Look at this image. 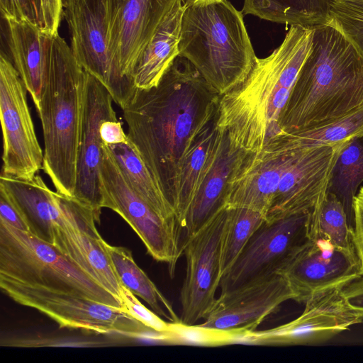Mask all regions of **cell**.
Listing matches in <instances>:
<instances>
[{
	"label": "cell",
	"mask_w": 363,
	"mask_h": 363,
	"mask_svg": "<svg viewBox=\"0 0 363 363\" xmlns=\"http://www.w3.org/2000/svg\"><path fill=\"white\" fill-rule=\"evenodd\" d=\"M363 182V135L347 142L333 166L327 191L342 203L350 221L353 201Z\"/></svg>",
	"instance_id": "cell-30"
},
{
	"label": "cell",
	"mask_w": 363,
	"mask_h": 363,
	"mask_svg": "<svg viewBox=\"0 0 363 363\" xmlns=\"http://www.w3.org/2000/svg\"><path fill=\"white\" fill-rule=\"evenodd\" d=\"M0 220L18 230L29 232L24 218L1 186H0Z\"/></svg>",
	"instance_id": "cell-38"
},
{
	"label": "cell",
	"mask_w": 363,
	"mask_h": 363,
	"mask_svg": "<svg viewBox=\"0 0 363 363\" xmlns=\"http://www.w3.org/2000/svg\"><path fill=\"white\" fill-rule=\"evenodd\" d=\"M242 331H225L195 325L173 323L172 345L219 347L238 344Z\"/></svg>",
	"instance_id": "cell-32"
},
{
	"label": "cell",
	"mask_w": 363,
	"mask_h": 363,
	"mask_svg": "<svg viewBox=\"0 0 363 363\" xmlns=\"http://www.w3.org/2000/svg\"><path fill=\"white\" fill-rule=\"evenodd\" d=\"M105 245L121 284L145 301L160 317L170 323H180V318L172 304L136 264L131 251L123 247L111 245L106 242Z\"/></svg>",
	"instance_id": "cell-27"
},
{
	"label": "cell",
	"mask_w": 363,
	"mask_h": 363,
	"mask_svg": "<svg viewBox=\"0 0 363 363\" xmlns=\"http://www.w3.org/2000/svg\"><path fill=\"white\" fill-rule=\"evenodd\" d=\"M184 0H178L143 52L133 74L137 89L156 86L179 55V43Z\"/></svg>",
	"instance_id": "cell-24"
},
{
	"label": "cell",
	"mask_w": 363,
	"mask_h": 363,
	"mask_svg": "<svg viewBox=\"0 0 363 363\" xmlns=\"http://www.w3.org/2000/svg\"><path fill=\"white\" fill-rule=\"evenodd\" d=\"M311 210L267 221L220 279V293L277 273L309 240Z\"/></svg>",
	"instance_id": "cell-10"
},
{
	"label": "cell",
	"mask_w": 363,
	"mask_h": 363,
	"mask_svg": "<svg viewBox=\"0 0 363 363\" xmlns=\"http://www.w3.org/2000/svg\"><path fill=\"white\" fill-rule=\"evenodd\" d=\"M47 49V79L36 108L43 135V169L57 192L72 197L86 72L58 33L48 35Z\"/></svg>",
	"instance_id": "cell-4"
},
{
	"label": "cell",
	"mask_w": 363,
	"mask_h": 363,
	"mask_svg": "<svg viewBox=\"0 0 363 363\" xmlns=\"http://www.w3.org/2000/svg\"><path fill=\"white\" fill-rule=\"evenodd\" d=\"M313 30L290 26L282 43L267 57H257L246 79L220 96L216 125L226 130L234 148L259 152L281 131L279 119L311 52Z\"/></svg>",
	"instance_id": "cell-2"
},
{
	"label": "cell",
	"mask_w": 363,
	"mask_h": 363,
	"mask_svg": "<svg viewBox=\"0 0 363 363\" xmlns=\"http://www.w3.org/2000/svg\"><path fill=\"white\" fill-rule=\"evenodd\" d=\"M362 135L363 104L342 116L310 128L292 132L281 130L267 143L285 149L302 150L336 145Z\"/></svg>",
	"instance_id": "cell-25"
},
{
	"label": "cell",
	"mask_w": 363,
	"mask_h": 363,
	"mask_svg": "<svg viewBox=\"0 0 363 363\" xmlns=\"http://www.w3.org/2000/svg\"><path fill=\"white\" fill-rule=\"evenodd\" d=\"M218 129L220 138L216 156L201 181L183 224L185 238L195 234L225 207L228 179L244 152L231 145L226 130Z\"/></svg>",
	"instance_id": "cell-20"
},
{
	"label": "cell",
	"mask_w": 363,
	"mask_h": 363,
	"mask_svg": "<svg viewBox=\"0 0 363 363\" xmlns=\"http://www.w3.org/2000/svg\"><path fill=\"white\" fill-rule=\"evenodd\" d=\"M228 208L218 211L199 230L186 238V274L180 290L181 323L195 325L211 311L221 279L220 245Z\"/></svg>",
	"instance_id": "cell-12"
},
{
	"label": "cell",
	"mask_w": 363,
	"mask_h": 363,
	"mask_svg": "<svg viewBox=\"0 0 363 363\" xmlns=\"http://www.w3.org/2000/svg\"><path fill=\"white\" fill-rule=\"evenodd\" d=\"M111 93L102 83L86 72L76 184L72 197L90 208L98 223L103 208L100 177L103 150L99 128L106 121H118Z\"/></svg>",
	"instance_id": "cell-16"
},
{
	"label": "cell",
	"mask_w": 363,
	"mask_h": 363,
	"mask_svg": "<svg viewBox=\"0 0 363 363\" xmlns=\"http://www.w3.org/2000/svg\"><path fill=\"white\" fill-rule=\"evenodd\" d=\"M346 143L298 150L281 178L266 220L312 210L327 191L333 166Z\"/></svg>",
	"instance_id": "cell-19"
},
{
	"label": "cell",
	"mask_w": 363,
	"mask_h": 363,
	"mask_svg": "<svg viewBox=\"0 0 363 363\" xmlns=\"http://www.w3.org/2000/svg\"><path fill=\"white\" fill-rule=\"evenodd\" d=\"M107 145L126 181L137 194L164 217L179 220L174 206L130 140L127 143Z\"/></svg>",
	"instance_id": "cell-26"
},
{
	"label": "cell",
	"mask_w": 363,
	"mask_h": 363,
	"mask_svg": "<svg viewBox=\"0 0 363 363\" xmlns=\"http://www.w3.org/2000/svg\"><path fill=\"white\" fill-rule=\"evenodd\" d=\"M101 141L107 145L127 143L128 138L119 121H106L99 128Z\"/></svg>",
	"instance_id": "cell-39"
},
{
	"label": "cell",
	"mask_w": 363,
	"mask_h": 363,
	"mask_svg": "<svg viewBox=\"0 0 363 363\" xmlns=\"http://www.w3.org/2000/svg\"><path fill=\"white\" fill-rule=\"evenodd\" d=\"M177 1L105 0L108 52L121 76L133 82L143 52Z\"/></svg>",
	"instance_id": "cell-13"
},
{
	"label": "cell",
	"mask_w": 363,
	"mask_h": 363,
	"mask_svg": "<svg viewBox=\"0 0 363 363\" xmlns=\"http://www.w3.org/2000/svg\"><path fill=\"white\" fill-rule=\"evenodd\" d=\"M342 292L349 305L363 323V277L347 285L342 289Z\"/></svg>",
	"instance_id": "cell-40"
},
{
	"label": "cell",
	"mask_w": 363,
	"mask_h": 363,
	"mask_svg": "<svg viewBox=\"0 0 363 363\" xmlns=\"http://www.w3.org/2000/svg\"><path fill=\"white\" fill-rule=\"evenodd\" d=\"M103 157L100 168L103 208L121 216L133 229L155 260L168 266L172 278L183 254L184 231L178 220L168 219L132 189L108 146L102 142Z\"/></svg>",
	"instance_id": "cell-8"
},
{
	"label": "cell",
	"mask_w": 363,
	"mask_h": 363,
	"mask_svg": "<svg viewBox=\"0 0 363 363\" xmlns=\"http://www.w3.org/2000/svg\"><path fill=\"white\" fill-rule=\"evenodd\" d=\"M219 138L216 116L194 137L183 155L173 203L182 227L201 181L214 160Z\"/></svg>",
	"instance_id": "cell-23"
},
{
	"label": "cell",
	"mask_w": 363,
	"mask_h": 363,
	"mask_svg": "<svg viewBox=\"0 0 363 363\" xmlns=\"http://www.w3.org/2000/svg\"><path fill=\"white\" fill-rule=\"evenodd\" d=\"M179 55L220 96L241 84L257 57L242 11L228 0L184 1Z\"/></svg>",
	"instance_id": "cell-5"
},
{
	"label": "cell",
	"mask_w": 363,
	"mask_h": 363,
	"mask_svg": "<svg viewBox=\"0 0 363 363\" xmlns=\"http://www.w3.org/2000/svg\"><path fill=\"white\" fill-rule=\"evenodd\" d=\"M327 9L332 5L346 3H363V0H325Z\"/></svg>",
	"instance_id": "cell-41"
},
{
	"label": "cell",
	"mask_w": 363,
	"mask_h": 363,
	"mask_svg": "<svg viewBox=\"0 0 363 363\" xmlns=\"http://www.w3.org/2000/svg\"><path fill=\"white\" fill-rule=\"evenodd\" d=\"M362 323L346 301L342 289L316 294L305 303L296 319L265 330L246 332L242 344L255 345H305L326 341Z\"/></svg>",
	"instance_id": "cell-14"
},
{
	"label": "cell",
	"mask_w": 363,
	"mask_h": 363,
	"mask_svg": "<svg viewBox=\"0 0 363 363\" xmlns=\"http://www.w3.org/2000/svg\"><path fill=\"white\" fill-rule=\"evenodd\" d=\"M220 98L179 55L156 86L136 89L122 109L128 139L172 206L183 155L194 137L216 116Z\"/></svg>",
	"instance_id": "cell-1"
},
{
	"label": "cell",
	"mask_w": 363,
	"mask_h": 363,
	"mask_svg": "<svg viewBox=\"0 0 363 363\" xmlns=\"http://www.w3.org/2000/svg\"><path fill=\"white\" fill-rule=\"evenodd\" d=\"M0 277L123 308L118 298L91 279L52 243L1 220Z\"/></svg>",
	"instance_id": "cell-6"
},
{
	"label": "cell",
	"mask_w": 363,
	"mask_h": 363,
	"mask_svg": "<svg viewBox=\"0 0 363 363\" xmlns=\"http://www.w3.org/2000/svg\"><path fill=\"white\" fill-rule=\"evenodd\" d=\"M226 207L227 218L220 254L221 277L230 269L252 236L266 220L262 214L255 211Z\"/></svg>",
	"instance_id": "cell-31"
},
{
	"label": "cell",
	"mask_w": 363,
	"mask_h": 363,
	"mask_svg": "<svg viewBox=\"0 0 363 363\" xmlns=\"http://www.w3.org/2000/svg\"><path fill=\"white\" fill-rule=\"evenodd\" d=\"M277 272L287 280L294 301L303 303L316 294L343 289L363 277L356 252L311 239Z\"/></svg>",
	"instance_id": "cell-17"
},
{
	"label": "cell",
	"mask_w": 363,
	"mask_h": 363,
	"mask_svg": "<svg viewBox=\"0 0 363 363\" xmlns=\"http://www.w3.org/2000/svg\"><path fill=\"white\" fill-rule=\"evenodd\" d=\"M325 23L340 28L363 55V3L330 6L327 9Z\"/></svg>",
	"instance_id": "cell-33"
},
{
	"label": "cell",
	"mask_w": 363,
	"mask_h": 363,
	"mask_svg": "<svg viewBox=\"0 0 363 363\" xmlns=\"http://www.w3.org/2000/svg\"><path fill=\"white\" fill-rule=\"evenodd\" d=\"M123 308L150 328L163 334H172L173 323L167 322L146 308L128 288L122 285L120 294Z\"/></svg>",
	"instance_id": "cell-34"
},
{
	"label": "cell",
	"mask_w": 363,
	"mask_h": 363,
	"mask_svg": "<svg viewBox=\"0 0 363 363\" xmlns=\"http://www.w3.org/2000/svg\"><path fill=\"white\" fill-rule=\"evenodd\" d=\"M287 280L277 272L263 279L220 293L206 318L199 325L225 331L250 332L283 303L294 300Z\"/></svg>",
	"instance_id": "cell-18"
},
{
	"label": "cell",
	"mask_w": 363,
	"mask_h": 363,
	"mask_svg": "<svg viewBox=\"0 0 363 363\" xmlns=\"http://www.w3.org/2000/svg\"><path fill=\"white\" fill-rule=\"evenodd\" d=\"M353 241L359 260L363 277V186H361L353 201Z\"/></svg>",
	"instance_id": "cell-36"
},
{
	"label": "cell",
	"mask_w": 363,
	"mask_h": 363,
	"mask_svg": "<svg viewBox=\"0 0 363 363\" xmlns=\"http://www.w3.org/2000/svg\"><path fill=\"white\" fill-rule=\"evenodd\" d=\"M243 14L286 25L315 26L325 23V0H244Z\"/></svg>",
	"instance_id": "cell-29"
},
{
	"label": "cell",
	"mask_w": 363,
	"mask_h": 363,
	"mask_svg": "<svg viewBox=\"0 0 363 363\" xmlns=\"http://www.w3.org/2000/svg\"><path fill=\"white\" fill-rule=\"evenodd\" d=\"M70 48L79 64L96 78L122 109L133 96V82L118 72L111 58L106 26L105 0H65Z\"/></svg>",
	"instance_id": "cell-11"
},
{
	"label": "cell",
	"mask_w": 363,
	"mask_h": 363,
	"mask_svg": "<svg viewBox=\"0 0 363 363\" xmlns=\"http://www.w3.org/2000/svg\"><path fill=\"white\" fill-rule=\"evenodd\" d=\"M313 26V44L280 115L284 132L342 116L363 104V55L336 26Z\"/></svg>",
	"instance_id": "cell-3"
},
{
	"label": "cell",
	"mask_w": 363,
	"mask_h": 363,
	"mask_svg": "<svg viewBox=\"0 0 363 363\" xmlns=\"http://www.w3.org/2000/svg\"><path fill=\"white\" fill-rule=\"evenodd\" d=\"M218 1V0H196V1Z\"/></svg>",
	"instance_id": "cell-42"
},
{
	"label": "cell",
	"mask_w": 363,
	"mask_h": 363,
	"mask_svg": "<svg viewBox=\"0 0 363 363\" xmlns=\"http://www.w3.org/2000/svg\"><path fill=\"white\" fill-rule=\"evenodd\" d=\"M27 89L10 59L0 55V118L3 136L1 174L31 179L43 169L38 143L27 101Z\"/></svg>",
	"instance_id": "cell-9"
},
{
	"label": "cell",
	"mask_w": 363,
	"mask_h": 363,
	"mask_svg": "<svg viewBox=\"0 0 363 363\" xmlns=\"http://www.w3.org/2000/svg\"><path fill=\"white\" fill-rule=\"evenodd\" d=\"M309 239L326 240L337 247L356 252L353 227L337 196L326 191L311 210Z\"/></svg>",
	"instance_id": "cell-28"
},
{
	"label": "cell",
	"mask_w": 363,
	"mask_h": 363,
	"mask_svg": "<svg viewBox=\"0 0 363 363\" xmlns=\"http://www.w3.org/2000/svg\"><path fill=\"white\" fill-rule=\"evenodd\" d=\"M65 0H40V16L38 26L48 35L58 33L64 11Z\"/></svg>",
	"instance_id": "cell-35"
},
{
	"label": "cell",
	"mask_w": 363,
	"mask_h": 363,
	"mask_svg": "<svg viewBox=\"0 0 363 363\" xmlns=\"http://www.w3.org/2000/svg\"><path fill=\"white\" fill-rule=\"evenodd\" d=\"M0 287L14 301L45 314L60 328L149 337L162 342L165 340V334L146 326L122 308L4 277H0Z\"/></svg>",
	"instance_id": "cell-7"
},
{
	"label": "cell",
	"mask_w": 363,
	"mask_h": 363,
	"mask_svg": "<svg viewBox=\"0 0 363 363\" xmlns=\"http://www.w3.org/2000/svg\"><path fill=\"white\" fill-rule=\"evenodd\" d=\"M0 9L2 18L4 20L27 18L37 24L36 18L29 0H0Z\"/></svg>",
	"instance_id": "cell-37"
},
{
	"label": "cell",
	"mask_w": 363,
	"mask_h": 363,
	"mask_svg": "<svg viewBox=\"0 0 363 363\" xmlns=\"http://www.w3.org/2000/svg\"><path fill=\"white\" fill-rule=\"evenodd\" d=\"M0 186L21 213L29 232L52 243L54 228L65 216L58 193L52 191L38 174L31 179L1 174Z\"/></svg>",
	"instance_id": "cell-22"
},
{
	"label": "cell",
	"mask_w": 363,
	"mask_h": 363,
	"mask_svg": "<svg viewBox=\"0 0 363 363\" xmlns=\"http://www.w3.org/2000/svg\"><path fill=\"white\" fill-rule=\"evenodd\" d=\"M58 193V192H57ZM65 216L53 230L52 244L91 279L121 301L122 284L93 211L73 197L58 193Z\"/></svg>",
	"instance_id": "cell-15"
},
{
	"label": "cell",
	"mask_w": 363,
	"mask_h": 363,
	"mask_svg": "<svg viewBox=\"0 0 363 363\" xmlns=\"http://www.w3.org/2000/svg\"><path fill=\"white\" fill-rule=\"evenodd\" d=\"M5 21L12 63L38 108L48 74V34L27 18Z\"/></svg>",
	"instance_id": "cell-21"
}]
</instances>
